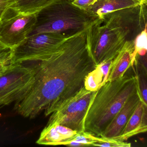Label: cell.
<instances>
[{
	"mask_svg": "<svg viewBox=\"0 0 147 147\" xmlns=\"http://www.w3.org/2000/svg\"><path fill=\"white\" fill-rule=\"evenodd\" d=\"M88 28L67 38L52 55L38 61L32 86L15 102L18 114L33 118L44 112L48 116L84 86L96 67L88 46Z\"/></svg>",
	"mask_w": 147,
	"mask_h": 147,
	"instance_id": "obj_1",
	"label": "cell"
},
{
	"mask_svg": "<svg viewBox=\"0 0 147 147\" xmlns=\"http://www.w3.org/2000/svg\"><path fill=\"white\" fill-rule=\"evenodd\" d=\"M128 70L95 92L85 115L84 131L100 137L127 99L137 92L134 72Z\"/></svg>",
	"mask_w": 147,
	"mask_h": 147,
	"instance_id": "obj_2",
	"label": "cell"
},
{
	"mask_svg": "<svg viewBox=\"0 0 147 147\" xmlns=\"http://www.w3.org/2000/svg\"><path fill=\"white\" fill-rule=\"evenodd\" d=\"M73 1L51 0L37 13L36 24L28 36L44 32L70 36L101 19L74 5Z\"/></svg>",
	"mask_w": 147,
	"mask_h": 147,
	"instance_id": "obj_3",
	"label": "cell"
},
{
	"mask_svg": "<svg viewBox=\"0 0 147 147\" xmlns=\"http://www.w3.org/2000/svg\"><path fill=\"white\" fill-rule=\"evenodd\" d=\"M102 22L101 19L88 29V46L95 66L112 61L127 42L119 31Z\"/></svg>",
	"mask_w": 147,
	"mask_h": 147,
	"instance_id": "obj_4",
	"label": "cell"
},
{
	"mask_svg": "<svg viewBox=\"0 0 147 147\" xmlns=\"http://www.w3.org/2000/svg\"><path fill=\"white\" fill-rule=\"evenodd\" d=\"M28 66L15 63L0 75V105H6L24 98L33 85L38 61Z\"/></svg>",
	"mask_w": 147,
	"mask_h": 147,
	"instance_id": "obj_5",
	"label": "cell"
},
{
	"mask_svg": "<svg viewBox=\"0 0 147 147\" xmlns=\"http://www.w3.org/2000/svg\"><path fill=\"white\" fill-rule=\"evenodd\" d=\"M96 91L83 87L51 113L47 124H58L79 132L84 131L85 115Z\"/></svg>",
	"mask_w": 147,
	"mask_h": 147,
	"instance_id": "obj_6",
	"label": "cell"
},
{
	"mask_svg": "<svg viewBox=\"0 0 147 147\" xmlns=\"http://www.w3.org/2000/svg\"><path fill=\"white\" fill-rule=\"evenodd\" d=\"M67 37L64 34L56 32H44L29 36L13 49L12 63L42 61L52 55Z\"/></svg>",
	"mask_w": 147,
	"mask_h": 147,
	"instance_id": "obj_7",
	"label": "cell"
},
{
	"mask_svg": "<svg viewBox=\"0 0 147 147\" xmlns=\"http://www.w3.org/2000/svg\"><path fill=\"white\" fill-rule=\"evenodd\" d=\"M147 3L118 10L102 17L106 25L121 31L127 42L135 41L147 27Z\"/></svg>",
	"mask_w": 147,
	"mask_h": 147,
	"instance_id": "obj_8",
	"label": "cell"
},
{
	"mask_svg": "<svg viewBox=\"0 0 147 147\" xmlns=\"http://www.w3.org/2000/svg\"><path fill=\"white\" fill-rule=\"evenodd\" d=\"M36 19L37 13L24 14L10 8L0 20V42L14 49L28 37Z\"/></svg>",
	"mask_w": 147,
	"mask_h": 147,
	"instance_id": "obj_9",
	"label": "cell"
},
{
	"mask_svg": "<svg viewBox=\"0 0 147 147\" xmlns=\"http://www.w3.org/2000/svg\"><path fill=\"white\" fill-rule=\"evenodd\" d=\"M141 100L138 91L130 96L100 137L115 138L120 136Z\"/></svg>",
	"mask_w": 147,
	"mask_h": 147,
	"instance_id": "obj_10",
	"label": "cell"
},
{
	"mask_svg": "<svg viewBox=\"0 0 147 147\" xmlns=\"http://www.w3.org/2000/svg\"><path fill=\"white\" fill-rule=\"evenodd\" d=\"M135 42H126L112 60L106 82L112 81L122 77L132 66L136 55Z\"/></svg>",
	"mask_w": 147,
	"mask_h": 147,
	"instance_id": "obj_11",
	"label": "cell"
},
{
	"mask_svg": "<svg viewBox=\"0 0 147 147\" xmlns=\"http://www.w3.org/2000/svg\"><path fill=\"white\" fill-rule=\"evenodd\" d=\"M78 132L61 125L49 124L43 129L36 143L42 145H62L75 136Z\"/></svg>",
	"mask_w": 147,
	"mask_h": 147,
	"instance_id": "obj_12",
	"label": "cell"
},
{
	"mask_svg": "<svg viewBox=\"0 0 147 147\" xmlns=\"http://www.w3.org/2000/svg\"><path fill=\"white\" fill-rule=\"evenodd\" d=\"M147 109V106L145 105L141 100L126 124L122 134L114 139L125 142L137 134L146 132Z\"/></svg>",
	"mask_w": 147,
	"mask_h": 147,
	"instance_id": "obj_13",
	"label": "cell"
},
{
	"mask_svg": "<svg viewBox=\"0 0 147 147\" xmlns=\"http://www.w3.org/2000/svg\"><path fill=\"white\" fill-rule=\"evenodd\" d=\"M142 4L146 3L137 0H97L86 11L91 15L101 19L103 16L110 13Z\"/></svg>",
	"mask_w": 147,
	"mask_h": 147,
	"instance_id": "obj_14",
	"label": "cell"
},
{
	"mask_svg": "<svg viewBox=\"0 0 147 147\" xmlns=\"http://www.w3.org/2000/svg\"><path fill=\"white\" fill-rule=\"evenodd\" d=\"M131 68L134 72L138 92L141 101L147 106V54L140 55L136 54Z\"/></svg>",
	"mask_w": 147,
	"mask_h": 147,
	"instance_id": "obj_15",
	"label": "cell"
},
{
	"mask_svg": "<svg viewBox=\"0 0 147 147\" xmlns=\"http://www.w3.org/2000/svg\"><path fill=\"white\" fill-rule=\"evenodd\" d=\"M112 61H108L96 66L95 69L88 75L84 82L86 89L96 91L103 86L107 80Z\"/></svg>",
	"mask_w": 147,
	"mask_h": 147,
	"instance_id": "obj_16",
	"label": "cell"
},
{
	"mask_svg": "<svg viewBox=\"0 0 147 147\" xmlns=\"http://www.w3.org/2000/svg\"><path fill=\"white\" fill-rule=\"evenodd\" d=\"M51 0H16L13 8L24 14L37 13Z\"/></svg>",
	"mask_w": 147,
	"mask_h": 147,
	"instance_id": "obj_17",
	"label": "cell"
},
{
	"mask_svg": "<svg viewBox=\"0 0 147 147\" xmlns=\"http://www.w3.org/2000/svg\"><path fill=\"white\" fill-rule=\"evenodd\" d=\"M95 136L86 131L79 132L72 139L63 143L62 145L70 147L92 146L95 142Z\"/></svg>",
	"mask_w": 147,
	"mask_h": 147,
	"instance_id": "obj_18",
	"label": "cell"
},
{
	"mask_svg": "<svg viewBox=\"0 0 147 147\" xmlns=\"http://www.w3.org/2000/svg\"><path fill=\"white\" fill-rule=\"evenodd\" d=\"M130 143L118 141L114 138L98 137L95 136V142L92 146H101L108 147H129Z\"/></svg>",
	"mask_w": 147,
	"mask_h": 147,
	"instance_id": "obj_19",
	"label": "cell"
},
{
	"mask_svg": "<svg viewBox=\"0 0 147 147\" xmlns=\"http://www.w3.org/2000/svg\"><path fill=\"white\" fill-rule=\"evenodd\" d=\"M147 28L139 34L135 40V51L140 55L147 54Z\"/></svg>",
	"mask_w": 147,
	"mask_h": 147,
	"instance_id": "obj_20",
	"label": "cell"
},
{
	"mask_svg": "<svg viewBox=\"0 0 147 147\" xmlns=\"http://www.w3.org/2000/svg\"><path fill=\"white\" fill-rule=\"evenodd\" d=\"M13 49L0 42V62L13 63Z\"/></svg>",
	"mask_w": 147,
	"mask_h": 147,
	"instance_id": "obj_21",
	"label": "cell"
},
{
	"mask_svg": "<svg viewBox=\"0 0 147 147\" xmlns=\"http://www.w3.org/2000/svg\"><path fill=\"white\" fill-rule=\"evenodd\" d=\"M16 3V0H0V20L10 8H13Z\"/></svg>",
	"mask_w": 147,
	"mask_h": 147,
	"instance_id": "obj_22",
	"label": "cell"
},
{
	"mask_svg": "<svg viewBox=\"0 0 147 147\" xmlns=\"http://www.w3.org/2000/svg\"><path fill=\"white\" fill-rule=\"evenodd\" d=\"M97 0H73L72 3L78 8L85 10L92 5Z\"/></svg>",
	"mask_w": 147,
	"mask_h": 147,
	"instance_id": "obj_23",
	"label": "cell"
},
{
	"mask_svg": "<svg viewBox=\"0 0 147 147\" xmlns=\"http://www.w3.org/2000/svg\"><path fill=\"white\" fill-rule=\"evenodd\" d=\"M12 63L0 62V75L5 72L9 66Z\"/></svg>",
	"mask_w": 147,
	"mask_h": 147,
	"instance_id": "obj_24",
	"label": "cell"
},
{
	"mask_svg": "<svg viewBox=\"0 0 147 147\" xmlns=\"http://www.w3.org/2000/svg\"><path fill=\"white\" fill-rule=\"evenodd\" d=\"M142 3H147V0H137Z\"/></svg>",
	"mask_w": 147,
	"mask_h": 147,
	"instance_id": "obj_25",
	"label": "cell"
}]
</instances>
